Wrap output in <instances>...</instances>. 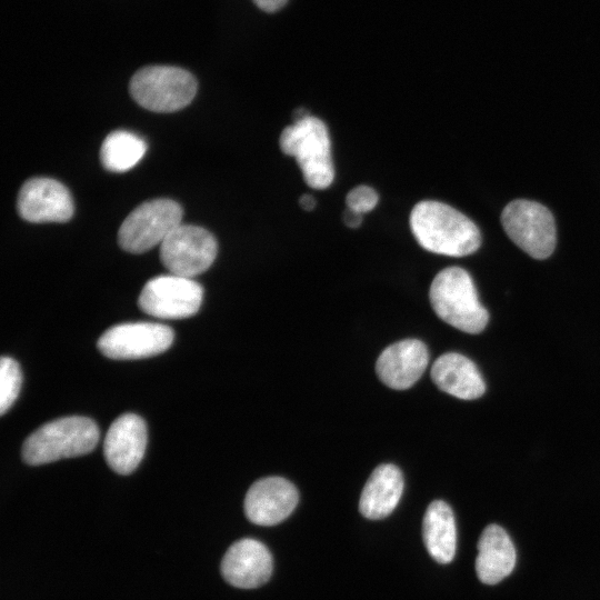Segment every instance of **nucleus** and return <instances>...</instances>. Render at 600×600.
Instances as JSON below:
<instances>
[{
    "label": "nucleus",
    "mask_w": 600,
    "mask_h": 600,
    "mask_svg": "<svg viewBox=\"0 0 600 600\" xmlns=\"http://www.w3.org/2000/svg\"><path fill=\"white\" fill-rule=\"evenodd\" d=\"M148 440L147 424L136 413H124L110 426L103 454L109 467L119 474H129L141 462Z\"/></svg>",
    "instance_id": "obj_13"
},
{
    "label": "nucleus",
    "mask_w": 600,
    "mask_h": 600,
    "mask_svg": "<svg viewBox=\"0 0 600 600\" xmlns=\"http://www.w3.org/2000/svg\"><path fill=\"white\" fill-rule=\"evenodd\" d=\"M403 491V477L398 467L390 463L378 466L364 484L359 510L371 520L388 517L397 507Z\"/></svg>",
    "instance_id": "obj_18"
},
{
    "label": "nucleus",
    "mask_w": 600,
    "mask_h": 600,
    "mask_svg": "<svg viewBox=\"0 0 600 600\" xmlns=\"http://www.w3.org/2000/svg\"><path fill=\"white\" fill-rule=\"evenodd\" d=\"M431 379L440 390L463 400L477 399L486 391L477 366L457 352L444 353L433 362Z\"/></svg>",
    "instance_id": "obj_17"
},
{
    "label": "nucleus",
    "mask_w": 600,
    "mask_h": 600,
    "mask_svg": "<svg viewBox=\"0 0 600 600\" xmlns=\"http://www.w3.org/2000/svg\"><path fill=\"white\" fill-rule=\"evenodd\" d=\"M100 432L87 417L70 416L49 421L34 430L23 442L21 456L26 463L39 466L91 452Z\"/></svg>",
    "instance_id": "obj_2"
},
{
    "label": "nucleus",
    "mask_w": 600,
    "mask_h": 600,
    "mask_svg": "<svg viewBox=\"0 0 600 600\" xmlns=\"http://www.w3.org/2000/svg\"><path fill=\"white\" fill-rule=\"evenodd\" d=\"M281 151L293 157L306 183L313 189H326L334 179L331 141L327 126L309 116L286 127L279 139Z\"/></svg>",
    "instance_id": "obj_4"
},
{
    "label": "nucleus",
    "mask_w": 600,
    "mask_h": 600,
    "mask_svg": "<svg viewBox=\"0 0 600 600\" xmlns=\"http://www.w3.org/2000/svg\"><path fill=\"white\" fill-rule=\"evenodd\" d=\"M429 298L437 316L463 332L479 333L488 323L489 313L479 301L472 278L462 268L441 270L432 280Z\"/></svg>",
    "instance_id": "obj_3"
},
{
    "label": "nucleus",
    "mask_w": 600,
    "mask_h": 600,
    "mask_svg": "<svg viewBox=\"0 0 600 600\" xmlns=\"http://www.w3.org/2000/svg\"><path fill=\"white\" fill-rule=\"evenodd\" d=\"M22 373L19 363L10 357L0 360V414L13 404L20 392Z\"/></svg>",
    "instance_id": "obj_21"
},
{
    "label": "nucleus",
    "mask_w": 600,
    "mask_h": 600,
    "mask_svg": "<svg viewBox=\"0 0 600 600\" xmlns=\"http://www.w3.org/2000/svg\"><path fill=\"white\" fill-rule=\"evenodd\" d=\"M422 537L429 554L439 563L452 561L456 554L457 530L453 511L442 500L432 501L422 521Z\"/></svg>",
    "instance_id": "obj_19"
},
{
    "label": "nucleus",
    "mask_w": 600,
    "mask_h": 600,
    "mask_svg": "<svg viewBox=\"0 0 600 600\" xmlns=\"http://www.w3.org/2000/svg\"><path fill=\"white\" fill-rule=\"evenodd\" d=\"M132 99L154 112H173L187 107L197 93V80L174 66H147L131 78Z\"/></svg>",
    "instance_id": "obj_5"
},
{
    "label": "nucleus",
    "mask_w": 600,
    "mask_h": 600,
    "mask_svg": "<svg viewBox=\"0 0 600 600\" xmlns=\"http://www.w3.org/2000/svg\"><path fill=\"white\" fill-rule=\"evenodd\" d=\"M258 8L266 12H274L286 6L288 0H252Z\"/></svg>",
    "instance_id": "obj_23"
},
{
    "label": "nucleus",
    "mask_w": 600,
    "mask_h": 600,
    "mask_svg": "<svg viewBox=\"0 0 600 600\" xmlns=\"http://www.w3.org/2000/svg\"><path fill=\"white\" fill-rule=\"evenodd\" d=\"M299 501L297 488L281 477L256 481L244 498L247 518L259 526H274L287 519Z\"/></svg>",
    "instance_id": "obj_12"
},
{
    "label": "nucleus",
    "mask_w": 600,
    "mask_h": 600,
    "mask_svg": "<svg viewBox=\"0 0 600 600\" xmlns=\"http://www.w3.org/2000/svg\"><path fill=\"white\" fill-rule=\"evenodd\" d=\"M429 362L426 344L417 339H404L387 347L378 357L376 371L389 388L404 390L423 374Z\"/></svg>",
    "instance_id": "obj_15"
},
{
    "label": "nucleus",
    "mask_w": 600,
    "mask_h": 600,
    "mask_svg": "<svg viewBox=\"0 0 600 600\" xmlns=\"http://www.w3.org/2000/svg\"><path fill=\"white\" fill-rule=\"evenodd\" d=\"M146 141L126 130L109 133L100 149L102 166L111 172H124L133 168L144 156Z\"/></svg>",
    "instance_id": "obj_20"
},
{
    "label": "nucleus",
    "mask_w": 600,
    "mask_h": 600,
    "mask_svg": "<svg viewBox=\"0 0 600 600\" xmlns=\"http://www.w3.org/2000/svg\"><path fill=\"white\" fill-rule=\"evenodd\" d=\"M379 196L369 186H358L349 191L346 198L347 207L363 214L374 209Z\"/></svg>",
    "instance_id": "obj_22"
},
{
    "label": "nucleus",
    "mask_w": 600,
    "mask_h": 600,
    "mask_svg": "<svg viewBox=\"0 0 600 600\" xmlns=\"http://www.w3.org/2000/svg\"><path fill=\"white\" fill-rule=\"evenodd\" d=\"M508 237L534 259H546L556 248V223L550 210L539 202L517 199L501 213Z\"/></svg>",
    "instance_id": "obj_7"
},
{
    "label": "nucleus",
    "mask_w": 600,
    "mask_h": 600,
    "mask_svg": "<svg viewBox=\"0 0 600 600\" xmlns=\"http://www.w3.org/2000/svg\"><path fill=\"white\" fill-rule=\"evenodd\" d=\"M202 287L192 278L163 274L150 279L141 290L139 308L147 314L161 319H183L200 309Z\"/></svg>",
    "instance_id": "obj_9"
},
{
    "label": "nucleus",
    "mask_w": 600,
    "mask_h": 600,
    "mask_svg": "<svg viewBox=\"0 0 600 600\" xmlns=\"http://www.w3.org/2000/svg\"><path fill=\"white\" fill-rule=\"evenodd\" d=\"M343 222L349 228H358L362 222V214L348 208L342 216Z\"/></svg>",
    "instance_id": "obj_24"
},
{
    "label": "nucleus",
    "mask_w": 600,
    "mask_h": 600,
    "mask_svg": "<svg viewBox=\"0 0 600 600\" xmlns=\"http://www.w3.org/2000/svg\"><path fill=\"white\" fill-rule=\"evenodd\" d=\"M300 207L306 211H311L314 209L317 201L313 196L304 193L299 199Z\"/></svg>",
    "instance_id": "obj_25"
},
{
    "label": "nucleus",
    "mask_w": 600,
    "mask_h": 600,
    "mask_svg": "<svg viewBox=\"0 0 600 600\" xmlns=\"http://www.w3.org/2000/svg\"><path fill=\"white\" fill-rule=\"evenodd\" d=\"M218 252L214 236L207 229L179 224L160 244V260L173 274L193 278L210 268Z\"/></svg>",
    "instance_id": "obj_8"
},
{
    "label": "nucleus",
    "mask_w": 600,
    "mask_h": 600,
    "mask_svg": "<svg viewBox=\"0 0 600 600\" xmlns=\"http://www.w3.org/2000/svg\"><path fill=\"white\" fill-rule=\"evenodd\" d=\"M173 338V330L166 324L127 322L104 331L97 346L110 359H141L164 352Z\"/></svg>",
    "instance_id": "obj_10"
},
{
    "label": "nucleus",
    "mask_w": 600,
    "mask_h": 600,
    "mask_svg": "<svg viewBox=\"0 0 600 600\" xmlns=\"http://www.w3.org/2000/svg\"><path fill=\"white\" fill-rule=\"evenodd\" d=\"M409 222L418 243L433 253L464 257L481 244V234L474 222L440 201L418 202L411 210Z\"/></svg>",
    "instance_id": "obj_1"
},
{
    "label": "nucleus",
    "mask_w": 600,
    "mask_h": 600,
    "mask_svg": "<svg viewBox=\"0 0 600 600\" xmlns=\"http://www.w3.org/2000/svg\"><path fill=\"white\" fill-rule=\"evenodd\" d=\"M181 206L166 198L148 200L134 208L118 231L119 246L130 253H142L163 240L181 224Z\"/></svg>",
    "instance_id": "obj_6"
},
{
    "label": "nucleus",
    "mask_w": 600,
    "mask_h": 600,
    "mask_svg": "<svg viewBox=\"0 0 600 600\" xmlns=\"http://www.w3.org/2000/svg\"><path fill=\"white\" fill-rule=\"evenodd\" d=\"M309 116L310 114L308 113V111L304 108H298L292 113L293 122L300 121V120H302V119H304V118H307Z\"/></svg>",
    "instance_id": "obj_26"
},
{
    "label": "nucleus",
    "mask_w": 600,
    "mask_h": 600,
    "mask_svg": "<svg viewBox=\"0 0 600 600\" xmlns=\"http://www.w3.org/2000/svg\"><path fill=\"white\" fill-rule=\"evenodd\" d=\"M17 209L29 222H67L73 214V201L68 188L58 180L37 177L20 188Z\"/></svg>",
    "instance_id": "obj_11"
},
{
    "label": "nucleus",
    "mask_w": 600,
    "mask_h": 600,
    "mask_svg": "<svg viewBox=\"0 0 600 600\" xmlns=\"http://www.w3.org/2000/svg\"><path fill=\"white\" fill-rule=\"evenodd\" d=\"M273 569L268 548L258 540L246 538L232 543L221 561V573L233 587L253 589L266 583Z\"/></svg>",
    "instance_id": "obj_14"
},
{
    "label": "nucleus",
    "mask_w": 600,
    "mask_h": 600,
    "mask_svg": "<svg viewBox=\"0 0 600 600\" xmlns=\"http://www.w3.org/2000/svg\"><path fill=\"white\" fill-rule=\"evenodd\" d=\"M516 561V548L507 531L496 523L487 526L478 541L474 564L478 579L496 584L513 571Z\"/></svg>",
    "instance_id": "obj_16"
}]
</instances>
